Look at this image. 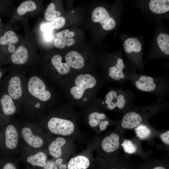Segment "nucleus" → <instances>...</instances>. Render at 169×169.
Masks as SVG:
<instances>
[{"mask_svg": "<svg viewBox=\"0 0 169 169\" xmlns=\"http://www.w3.org/2000/svg\"><path fill=\"white\" fill-rule=\"evenodd\" d=\"M157 110V109L147 107L128 111L120 120L117 129L124 131L134 129L141 123L147 122L148 119Z\"/></svg>", "mask_w": 169, "mask_h": 169, "instance_id": "1", "label": "nucleus"}, {"mask_svg": "<svg viewBox=\"0 0 169 169\" xmlns=\"http://www.w3.org/2000/svg\"><path fill=\"white\" fill-rule=\"evenodd\" d=\"M75 86L71 88L70 92L73 98L80 99L86 90L94 87L96 84L95 78L89 74H81L78 76L74 81Z\"/></svg>", "mask_w": 169, "mask_h": 169, "instance_id": "2", "label": "nucleus"}, {"mask_svg": "<svg viewBox=\"0 0 169 169\" xmlns=\"http://www.w3.org/2000/svg\"><path fill=\"white\" fill-rule=\"evenodd\" d=\"M124 132L117 129L116 132L104 138L101 144L103 151L108 154L120 153L122 149L121 143L124 139Z\"/></svg>", "mask_w": 169, "mask_h": 169, "instance_id": "3", "label": "nucleus"}, {"mask_svg": "<svg viewBox=\"0 0 169 169\" xmlns=\"http://www.w3.org/2000/svg\"><path fill=\"white\" fill-rule=\"evenodd\" d=\"M28 89L32 95L41 101H47L51 97L50 91L46 90V86L44 82L37 76H33L29 79Z\"/></svg>", "mask_w": 169, "mask_h": 169, "instance_id": "4", "label": "nucleus"}, {"mask_svg": "<svg viewBox=\"0 0 169 169\" xmlns=\"http://www.w3.org/2000/svg\"><path fill=\"white\" fill-rule=\"evenodd\" d=\"M91 18L93 22L100 23L105 30H112L116 26V21L114 18L111 17L106 9L102 6L97 7L94 9Z\"/></svg>", "mask_w": 169, "mask_h": 169, "instance_id": "5", "label": "nucleus"}, {"mask_svg": "<svg viewBox=\"0 0 169 169\" xmlns=\"http://www.w3.org/2000/svg\"><path fill=\"white\" fill-rule=\"evenodd\" d=\"M48 126L52 133L64 136L71 134L74 128V124L71 121L57 117L51 118Z\"/></svg>", "mask_w": 169, "mask_h": 169, "instance_id": "6", "label": "nucleus"}, {"mask_svg": "<svg viewBox=\"0 0 169 169\" xmlns=\"http://www.w3.org/2000/svg\"><path fill=\"white\" fill-rule=\"evenodd\" d=\"M105 103L107 108L110 110L120 111L125 109L126 104V100L124 94L115 90L109 92L105 97Z\"/></svg>", "mask_w": 169, "mask_h": 169, "instance_id": "7", "label": "nucleus"}, {"mask_svg": "<svg viewBox=\"0 0 169 169\" xmlns=\"http://www.w3.org/2000/svg\"><path fill=\"white\" fill-rule=\"evenodd\" d=\"M135 84L138 89L143 92H155L158 89V82L151 76H141Z\"/></svg>", "mask_w": 169, "mask_h": 169, "instance_id": "8", "label": "nucleus"}, {"mask_svg": "<svg viewBox=\"0 0 169 169\" xmlns=\"http://www.w3.org/2000/svg\"><path fill=\"white\" fill-rule=\"evenodd\" d=\"M134 129L137 138L140 140L150 139L157 135L158 132L151 127L147 122L141 123Z\"/></svg>", "mask_w": 169, "mask_h": 169, "instance_id": "9", "label": "nucleus"}, {"mask_svg": "<svg viewBox=\"0 0 169 169\" xmlns=\"http://www.w3.org/2000/svg\"><path fill=\"white\" fill-rule=\"evenodd\" d=\"M139 140L137 138L132 140L124 139L121 143L122 149L129 155L142 154L144 151Z\"/></svg>", "mask_w": 169, "mask_h": 169, "instance_id": "10", "label": "nucleus"}, {"mask_svg": "<svg viewBox=\"0 0 169 169\" xmlns=\"http://www.w3.org/2000/svg\"><path fill=\"white\" fill-rule=\"evenodd\" d=\"M65 59L70 67L74 69H81L84 64V60L83 56L75 51L68 52L65 55Z\"/></svg>", "mask_w": 169, "mask_h": 169, "instance_id": "11", "label": "nucleus"}, {"mask_svg": "<svg viewBox=\"0 0 169 169\" xmlns=\"http://www.w3.org/2000/svg\"><path fill=\"white\" fill-rule=\"evenodd\" d=\"M124 67L125 64L123 59L119 58H117L116 64L109 68V76L111 78L115 80L124 79L125 77L123 71Z\"/></svg>", "mask_w": 169, "mask_h": 169, "instance_id": "12", "label": "nucleus"}, {"mask_svg": "<svg viewBox=\"0 0 169 169\" xmlns=\"http://www.w3.org/2000/svg\"><path fill=\"white\" fill-rule=\"evenodd\" d=\"M8 90L9 96L13 99H18L21 96L22 90L19 77L14 76L11 78L9 82Z\"/></svg>", "mask_w": 169, "mask_h": 169, "instance_id": "13", "label": "nucleus"}, {"mask_svg": "<svg viewBox=\"0 0 169 169\" xmlns=\"http://www.w3.org/2000/svg\"><path fill=\"white\" fill-rule=\"evenodd\" d=\"M5 133L6 146L10 149L15 148L18 141V133L15 127L12 125H9L6 129Z\"/></svg>", "mask_w": 169, "mask_h": 169, "instance_id": "14", "label": "nucleus"}, {"mask_svg": "<svg viewBox=\"0 0 169 169\" xmlns=\"http://www.w3.org/2000/svg\"><path fill=\"white\" fill-rule=\"evenodd\" d=\"M18 41V37L15 33L11 30L6 31L3 35L0 38V44L8 45V50L11 53H13L15 50V47L13 44L17 43Z\"/></svg>", "mask_w": 169, "mask_h": 169, "instance_id": "15", "label": "nucleus"}, {"mask_svg": "<svg viewBox=\"0 0 169 169\" xmlns=\"http://www.w3.org/2000/svg\"><path fill=\"white\" fill-rule=\"evenodd\" d=\"M22 136L28 143L30 146L35 147H41L43 141L40 137L34 136L31 129L28 127H24L22 131Z\"/></svg>", "mask_w": 169, "mask_h": 169, "instance_id": "16", "label": "nucleus"}, {"mask_svg": "<svg viewBox=\"0 0 169 169\" xmlns=\"http://www.w3.org/2000/svg\"><path fill=\"white\" fill-rule=\"evenodd\" d=\"M90 164L89 160L87 157L79 155L70 159L68 163V169H86Z\"/></svg>", "mask_w": 169, "mask_h": 169, "instance_id": "17", "label": "nucleus"}, {"mask_svg": "<svg viewBox=\"0 0 169 169\" xmlns=\"http://www.w3.org/2000/svg\"><path fill=\"white\" fill-rule=\"evenodd\" d=\"M149 6L151 11L155 13H164L169 11V0H151Z\"/></svg>", "mask_w": 169, "mask_h": 169, "instance_id": "18", "label": "nucleus"}, {"mask_svg": "<svg viewBox=\"0 0 169 169\" xmlns=\"http://www.w3.org/2000/svg\"><path fill=\"white\" fill-rule=\"evenodd\" d=\"M28 56V53L27 49L24 46H20L12 54L11 60L14 64H23L27 61Z\"/></svg>", "mask_w": 169, "mask_h": 169, "instance_id": "19", "label": "nucleus"}, {"mask_svg": "<svg viewBox=\"0 0 169 169\" xmlns=\"http://www.w3.org/2000/svg\"><path fill=\"white\" fill-rule=\"evenodd\" d=\"M62 57L59 54L54 55L52 58L51 62L56 70L62 75L68 74L70 70V67L67 62H62Z\"/></svg>", "mask_w": 169, "mask_h": 169, "instance_id": "20", "label": "nucleus"}, {"mask_svg": "<svg viewBox=\"0 0 169 169\" xmlns=\"http://www.w3.org/2000/svg\"><path fill=\"white\" fill-rule=\"evenodd\" d=\"M66 143L65 140L62 137H58L52 142L49 146L50 154L55 158H59L62 155V147Z\"/></svg>", "mask_w": 169, "mask_h": 169, "instance_id": "21", "label": "nucleus"}, {"mask_svg": "<svg viewBox=\"0 0 169 169\" xmlns=\"http://www.w3.org/2000/svg\"><path fill=\"white\" fill-rule=\"evenodd\" d=\"M123 46L125 52L127 54L132 52H140L142 48L141 43L137 38H131L127 39L124 42Z\"/></svg>", "mask_w": 169, "mask_h": 169, "instance_id": "22", "label": "nucleus"}, {"mask_svg": "<svg viewBox=\"0 0 169 169\" xmlns=\"http://www.w3.org/2000/svg\"><path fill=\"white\" fill-rule=\"evenodd\" d=\"M3 111L6 115H11L13 114L16 108L13 100L8 95H3L0 100Z\"/></svg>", "mask_w": 169, "mask_h": 169, "instance_id": "23", "label": "nucleus"}, {"mask_svg": "<svg viewBox=\"0 0 169 169\" xmlns=\"http://www.w3.org/2000/svg\"><path fill=\"white\" fill-rule=\"evenodd\" d=\"M47 158V156L44 153L39 152L34 155L28 157L27 161L33 166L44 167L46 164Z\"/></svg>", "mask_w": 169, "mask_h": 169, "instance_id": "24", "label": "nucleus"}, {"mask_svg": "<svg viewBox=\"0 0 169 169\" xmlns=\"http://www.w3.org/2000/svg\"><path fill=\"white\" fill-rule=\"evenodd\" d=\"M157 43L161 50L164 54H169V35L165 33H161L157 37Z\"/></svg>", "mask_w": 169, "mask_h": 169, "instance_id": "25", "label": "nucleus"}, {"mask_svg": "<svg viewBox=\"0 0 169 169\" xmlns=\"http://www.w3.org/2000/svg\"><path fill=\"white\" fill-rule=\"evenodd\" d=\"M36 8V5L32 0L25 1L21 3L17 9V13L20 15H23L26 13L34 11Z\"/></svg>", "mask_w": 169, "mask_h": 169, "instance_id": "26", "label": "nucleus"}, {"mask_svg": "<svg viewBox=\"0 0 169 169\" xmlns=\"http://www.w3.org/2000/svg\"><path fill=\"white\" fill-rule=\"evenodd\" d=\"M61 13L55 9V6L53 3L49 4L44 13V18L48 21H52L59 17Z\"/></svg>", "mask_w": 169, "mask_h": 169, "instance_id": "27", "label": "nucleus"}, {"mask_svg": "<svg viewBox=\"0 0 169 169\" xmlns=\"http://www.w3.org/2000/svg\"><path fill=\"white\" fill-rule=\"evenodd\" d=\"M106 116L103 113L94 112L90 114L88 117L89 123L92 127H95L99 125L100 123L105 120Z\"/></svg>", "mask_w": 169, "mask_h": 169, "instance_id": "28", "label": "nucleus"}, {"mask_svg": "<svg viewBox=\"0 0 169 169\" xmlns=\"http://www.w3.org/2000/svg\"><path fill=\"white\" fill-rule=\"evenodd\" d=\"M75 43V40L72 38H57L54 40V44L56 48L60 49L64 48L65 45L70 46Z\"/></svg>", "mask_w": 169, "mask_h": 169, "instance_id": "29", "label": "nucleus"}, {"mask_svg": "<svg viewBox=\"0 0 169 169\" xmlns=\"http://www.w3.org/2000/svg\"><path fill=\"white\" fill-rule=\"evenodd\" d=\"M65 18L62 16L59 17L49 22L50 25L56 29H59L63 27L65 23Z\"/></svg>", "mask_w": 169, "mask_h": 169, "instance_id": "30", "label": "nucleus"}, {"mask_svg": "<svg viewBox=\"0 0 169 169\" xmlns=\"http://www.w3.org/2000/svg\"><path fill=\"white\" fill-rule=\"evenodd\" d=\"M74 35L73 31L70 32L69 29H66L57 33L56 36L58 38H71Z\"/></svg>", "mask_w": 169, "mask_h": 169, "instance_id": "31", "label": "nucleus"}, {"mask_svg": "<svg viewBox=\"0 0 169 169\" xmlns=\"http://www.w3.org/2000/svg\"><path fill=\"white\" fill-rule=\"evenodd\" d=\"M160 139L163 143L167 146L169 145V131L167 130L159 134Z\"/></svg>", "mask_w": 169, "mask_h": 169, "instance_id": "32", "label": "nucleus"}, {"mask_svg": "<svg viewBox=\"0 0 169 169\" xmlns=\"http://www.w3.org/2000/svg\"><path fill=\"white\" fill-rule=\"evenodd\" d=\"M40 28L41 30L44 33H51L54 29L50 25L49 23H43L41 25Z\"/></svg>", "mask_w": 169, "mask_h": 169, "instance_id": "33", "label": "nucleus"}, {"mask_svg": "<svg viewBox=\"0 0 169 169\" xmlns=\"http://www.w3.org/2000/svg\"><path fill=\"white\" fill-rule=\"evenodd\" d=\"M56 166L55 163L52 161H48L46 162L45 165L44 167V169H53Z\"/></svg>", "mask_w": 169, "mask_h": 169, "instance_id": "34", "label": "nucleus"}, {"mask_svg": "<svg viewBox=\"0 0 169 169\" xmlns=\"http://www.w3.org/2000/svg\"><path fill=\"white\" fill-rule=\"evenodd\" d=\"M109 124V121L105 120L102 121L99 125V128L100 131H104L107 128V126Z\"/></svg>", "mask_w": 169, "mask_h": 169, "instance_id": "35", "label": "nucleus"}, {"mask_svg": "<svg viewBox=\"0 0 169 169\" xmlns=\"http://www.w3.org/2000/svg\"><path fill=\"white\" fill-rule=\"evenodd\" d=\"M44 36L45 39L48 41L51 40L53 38L52 33H44Z\"/></svg>", "mask_w": 169, "mask_h": 169, "instance_id": "36", "label": "nucleus"}, {"mask_svg": "<svg viewBox=\"0 0 169 169\" xmlns=\"http://www.w3.org/2000/svg\"><path fill=\"white\" fill-rule=\"evenodd\" d=\"M3 169H16V168L14 165L9 163H7L5 165Z\"/></svg>", "mask_w": 169, "mask_h": 169, "instance_id": "37", "label": "nucleus"}, {"mask_svg": "<svg viewBox=\"0 0 169 169\" xmlns=\"http://www.w3.org/2000/svg\"><path fill=\"white\" fill-rule=\"evenodd\" d=\"M63 161V159L61 158H59L56 160L55 162L56 166H59L60 165L62 164Z\"/></svg>", "mask_w": 169, "mask_h": 169, "instance_id": "38", "label": "nucleus"}, {"mask_svg": "<svg viewBox=\"0 0 169 169\" xmlns=\"http://www.w3.org/2000/svg\"><path fill=\"white\" fill-rule=\"evenodd\" d=\"M58 166L59 169H66L67 167L66 165L62 164Z\"/></svg>", "mask_w": 169, "mask_h": 169, "instance_id": "39", "label": "nucleus"}, {"mask_svg": "<svg viewBox=\"0 0 169 169\" xmlns=\"http://www.w3.org/2000/svg\"><path fill=\"white\" fill-rule=\"evenodd\" d=\"M151 169H166V168L163 166H156Z\"/></svg>", "mask_w": 169, "mask_h": 169, "instance_id": "40", "label": "nucleus"}, {"mask_svg": "<svg viewBox=\"0 0 169 169\" xmlns=\"http://www.w3.org/2000/svg\"><path fill=\"white\" fill-rule=\"evenodd\" d=\"M54 169H58V168L57 167V166H55L54 167Z\"/></svg>", "mask_w": 169, "mask_h": 169, "instance_id": "41", "label": "nucleus"}, {"mask_svg": "<svg viewBox=\"0 0 169 169\" xmlns=\"http://www.w3.org/2000/svg\"><path fill=\"white\" fill-rule=\"evenodd\" d=\"M1 76H2V73H1V72L0 71V78L1 77Z\"/></svg>", "mask_w": 169, "mask_h": 169, "instance_id": "42", "label": "nucleus"}, {"mask_svg": "<svg viewBox=\"0 0 169 169\" xmlns=\"http://www.w3.org/2000/svg\"><path fill=\"white\" fill-rule=\"evenodd\" d=\"M112 169H115V168H112Z\"/></svg>", "mask_w": 169, "mask_h": 169, "instance_id": "43", "label": "nucleus"}]
</instances>
